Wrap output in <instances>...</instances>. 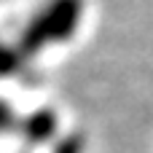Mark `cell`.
<instances>
[{"instance_id": "7a4b0ae2", "label": "cell", "mask_w": 153, "mask_h": 153, "mask_svg": "<svg viewBox=\"0 0 153 153\" xmlns=\"http://www.w3.org/2000/svg\"><path fill=\"white\" fill-rule=\"evenodd\" d=\"M5 124H8V110H5V108H0V129H3Z\"/></svg>"}, {"instance_id": "6da1fadb", "label": "cell", "mask_w": 153, "mask_h": 153, "mask_svg": "<svg viewBox=\"0 0 153 153\" xmlns=\"http://www.w3.org/2000/svg\"><path fill=\"white\" fill-rule=\"evenodd\" d=\"M75 19H78V3L75 0H56L27 30L24 46L27 48H40V46H46L51 40L67 38L73 32V27H75Z\"/></svg>"}]
</instances>
